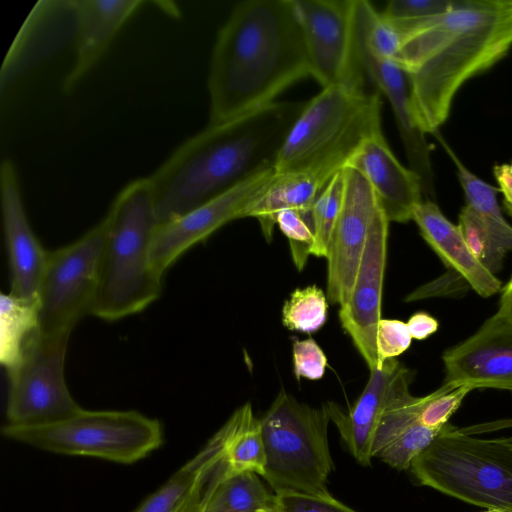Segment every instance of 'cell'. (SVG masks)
<instances>
[{
    "label": "cell",
    "instance_id": "obj_1",
    "mask_svg": "<svg viewBox=\"0 0 512 512\" xmlns=\"http://www.w3.org/2000/svg\"><path fill=\"white\" fill-rule=\"evenodd\" d=\"M397 30L394 62L408 75L414 122L435 133L460 87L512 47V0H454L447 12Z\"/></svg>",
    "mask_w": 512,
    "mask_h": 512
},
{
    "label": "cell",
    "instance_id": "obj_2",
    "mask_svg": "<svg viewBox=\"0 0 512 512\" xmlns=\"http://www.w3.org/2000/svg\"><path fill=\"white\" fill-rule=\"evenodd\" d=\"M305 104L275 101L237 118L208 124L187 139L148 177L159 224L274 169Z\"/></svg>",
    "mask_w": 512,
    "mask_h": 512
},
{
    "label": "cell",
    "instance_id": "obj_3",
    "mask_svg": "<svg viewBox=\"0 0 512 512\" xmlns=\"http://www.w3.org/2000/svg\"><path fill=\"white\" fill-rule=\"evenodd\" d=\"M308 76L310 63L293 1H243L219 30L213 48L209 124L275 102Z\"/></svg>",
    "mask_w": 512,
    "mask_h": 512
},
{
    "label": "cell",
    "instance_id": "obj_4",
    "mask_svg": "<svg viewBox=\"0 0 512 512\" xmlns=\"http://www.w3.org/2000/svg\"><path fill=\"white\" fill-rule=\"evenodd\" d=\"M103 221L99 281L90 314L115 321L141 312L162 290V277L150 261L159 222L148 178L126 185Z\"/></svg>",
    "mask_w": 512,
    "mask_h": 512
},
{
    "label": "cell",
    "instance_id": "obj_5",
    "mask_svg": "<svg viewBox=\"0 0 512 512\" xmlns=\"http://www.w3.org/2000/svg\"><path fill=\"white\" fill-rule=\"evenodd\" d=\"M377 92L343 85L306 102L275 161L278 173L310 174L326 184L368 139L382 134Z\"/></svg>",
    "mask_w": 512,
    "mask_h": 512
},
{
    "label": "cell",
    "instance_id": "obj_6",
    "mask_svg": "<svg viewBox=\"0 0 512 512\" xmlns=\"http://www.w3.org/2000/svg\"><path fill=\"white\" fill-rule=\"evenodd\" d=\"M419 484L486 509L512 512V442L450 424L410 466Z\"/></svg>",
    "mask_w": 512,
    "mask_h": 512
},
{
    "label": "cell",
    "instance_id": "obj_7",
    "mask_svg": "<svg viewBox=\"0 0 512 512\" xmlns=\"http://www.w3.org/2000/svg\"><path fill=\"white\" fill-rule=\"evenodd\" d=\"M329 421L326 406L300 403L281 389L260 418L266 454L262 477L275 493H329L326 483L333 469Z\"/></svg>",
    "mask_w": 512,
    "mask_h": 512
},
{
    "label": "cell",
    "instance_id": "obj_8",
    "mask_svg": "<svg viewBox=\"0 0 512 512\" xmlns=\"http://www.w3.org/2000/svg\"><path fill=\"white\" fill-rule=\"evenodd\" d=\"M10 439L58 454L133 463L157 449L161 424L137 411H91L83 408L59 421L37 426L5 425Z\"/></svg>",
    "mask_w": 512,
    "mask_h": 512
},
{
    "label": "cell",
    "instance_id": "obj_9",
    "mask_svg": "<svg viewBox=\"0 0 512 512\" xmlns=\"http://www.w3.org/2000/svg\"><path fill=\"white\" fill-rule=\"evenodd\" d=\"M102 220L73 243L48 252L38 293L42 334H71L91 313L104 243Z\"/></svg>",
    "mask_w": 512,
    "mask_h": 512
},
{
    "label": "cell",
    "instance_id": "obj_10",
    "mask_svg": "<svg viewBox=\"0 0 512 512\" xmlns=\"http://www.w3.org/2000/svg\"><path fill=\"white\" fill-rule=\"evenodd\" d=\"M69 336L45 335L39 331L27 344L20 362L7 371V425L49 424L81 409L70 394L64 376Z\"/></svg>",
    "mask_w": 512,
    "mask_h": 512
},
{
    "label": "cell",
    "instance_id": "obj_11",
    "mask_svg": "<svg viewBox=\"0 0 512 512\" xmlns=\"http://www.w3.org/2000/svg\"><path fill=\"white\" fill-rule=\"evenodd\" d=\"M292 1L311 76L322 88L343 85L365 89L368 79L355 39V0Z\"/></svg>",
    "mask_w": 512,
    "mask_h": 512
},
{
    "label": "cell",
    "instance_id": "obj_12",
    "mask_svg": "<svg viewBox=\"0 0 512 512\" xmlns=\"http://www.w3.org/2000/svg\"><path fill=\"white\" fill-rule=\"evenodd\" d=\"M344 173L343 203L326 256V295L330 302L339 306L350 295L370 229L382 209L361 174L352 168H344Z\"/></svg>",
    "mask_w": 512,
    "mask_h": 512
},
{
    "label": "cell",
    "instance_id": "obj_13",
    "mask_svg": "<svg viewBox=\"0 0 512 512\" xmlns=\"http://www.w3.org/2000/svg\"><path fill=\"white\" fill-rule=\"evenodd\" d=\"M274 172V169H269L259 173L186 214L159 224L150 251L154 271L163 277L189 248L228 222L243 218L247 206L269 183Z\"/></svg>",
    "mask_w": 512,
    "mask_h": 512
},
{
    "label": "cell",
    "instance_id": "obj_14",
    "mask_svg": "<svg viewBox=\"0 0 512 512\" xmlns=\"http://www.w3.org/2000/svg\"><path fill=\"white\" fill-rule=\"evenodd\" d=\"M388 227L389 220L382 208L370 229L350 295L339 310L342 328L370 371L378 366L376 332L382 319Z\"/></svg>",
    "mask_w": 512,
    "mask_h": 512
},
{
    "label": "cell",
    "instance_id": "obj_15",
    "mask_svg": "<svg viewBox=\"0 0 512 512\" xmlns=\"http://www.w3.org/2000/svg\"><path fill=\"white\" fill-rule=\"evenodd\" d=\"M444 383L512 391V318L502 310L443 354Z\"/></svg>",
    "mask_w": 512,
    "mask_h": 512
},
{
    "label": "cell",
    "instance_id": "obj_16",
    "mask_svg": "<svg viewBox=\"0 0 512 512\" xmlns=\"http://www.w3.org/2000/svg\"><path fill=\"white\" fill-rule=\"evenodd\" d=\"M411 381V371L396 358L389 359L370 371L365 388L348 412L335 403L326 405L330 420L337 427L351 455L361 465L371 464L379 422L392 404L411 395Z\"/></svg>",
    "mask_w": 512,
    "mask_h": 512
},
{
    "label": "cell",
    "instance_id": "obj_17",
    "mask_svg": "<svg viewBox=\"0 0 512 512\" xmlns=\"http://www.w3.org/2000/svg\"><path fill=\"white\" fill-rule=\"evenodd\" d=\"M1 210L10 268V293L38 300L48 252L34 234L22 202L15 165L4 159L0 166Z\"/></svg>",
    "mask_w": 512,
    "mask_h": 512
},
{
    "label": "cell",
    "instance_id": "obj_18",
    "mask_svg": "<svg viewBox=\"0 0 512 512\" xmlns=\"http://www.w3.org/2000/svg\"><path fill=\"white\" fill-rule=\"evenodd\" d=\"M355 39L367 79L390 103L410 168L422 181L423 192L434 193V174L425 133L414 122L411 112L410 82L405 70L391 60L376 57L368 49L354 11Z\"/></svg>",
    "mask_w": 512,
    "mask_h": 512
},
{
    "label": "cell",
    "instance_id": "obj_19",
    "mask_svg": "<svg viewBox=\"0 0 512 512\" xmlns=\"http://www.w3.org/2000/svg\"><path fill=\"white\" fill-rule=\"evenodd\" d=\"M345 168H352L369 183L389 222L412 220L415 208L423 201L419 175L401 164L383 133L368 139Z\"/></svg>",
    "mask_w": 512,
    "mask_h": 512
},
{
    "label": "cell",
    "instance_id": "obj_20",
    "mask_svg": "<svg viewBox=\"0 0 512 512\" xmlns=\"http://www.w3.org/2000/svg\"><path fill=\"white\" fill-rule=\"evenodd\" d=\"M144 3L142 0L69 2L76 16V60L64 78V92H71L99 62L120 28Z\"/></svg>",
    "mask_w": 512,
    "mask_h": 512
},
{
    "label": "cell",
    "instance_id": "obj_21",
    "mask_svg": "<svg viewBox=\"0 0 512 512\" xmlns=\"http://www.w3.org/2000/svg\"><path fill=\"white\" fill-rule=\"evenodd\" d=\"M412 220L447 268L462 275L480 296L489 297L500 290L501 282L476 259L458 225L449 221L434 202L422 201Z\"/></svg>",
    "mask_w": 512,
    "mask_h": 512
},
{
    "label": "cell",
    "instance_id": "obj_22",
    "mask_svg": "<svg viewBox=\"0 0 512 512\" xmlns=\"http://www.w3.org/2000/svg\"><path fill=\"white\" fill-rule=\"evenodd\" d=\"M326 184L306 173L274 172L269 183L247 206L243 218H256L267 242L272 240L277 215L283 210L299 211L312 228L311 209Z\"/></svg>",
    "mask_w": 512,
    "mask_h": 512
},
{
    "label": "cell",
    "instance_id": "obj_23",
    "mask_svg": "<svg viewBox=\"0 0 512 512\" xmlns=\"http://www.w3.org/2000/svg\"><path fill=\"white\" fill-rule=\"evenodd\" d=\"M222 426L191 460L175 472L136 512H175L195 491L225 448Z\"/></svg>",
    "mask_w": 512,
    "mask_h": 512
},
{
    "label": "cell",
    "instance_id": "obj_24",
    "mask_svg": "<svg viewBox=\"0 0 512 512\" xmlns=\"http://www.w3.org/2000/svg\"><path fill=\"white\" fill-rule=\"evenodd\" d=\"M40 331L38 300L0 294V363L7 371L22 359L29 341Z\"/></svg>",
    "mask_w": 512,
    "mask_h": 512
},
{
    "label": "cell",
    "instance_id": "obj_25",
    "mask_svg": "<svg viewBox=\"0 0 512 512\" xmlns=\"http://www.w3.org/2000/svg\"><path fill=\"white\" fill-rule=\"evenodd\" d=\"M226 453L233 473L255 472L263 475L266 454L260 419L250 403L238 408L224 424Z\"/></svg>",
    "mask_w": 512,
    "mask_h": 512
},
{
    "label": "cell",
    "instance_id": "obj_26",
    "mask_svg": "<svg viewBox=\"0 0 512 512\" xmlns=\"http://www.w3.org/2000/svg\"><path fill=\"white\" fill-rule=\"evenodd\" d=\"M275 508L271 494L255 472L232 474L205 496L199 512H259Z\"/></svg>",
    "mask_w": 512,
    "mask_h": 512
},
{
    "label": "cell",
    "instance_id": "obj_27",
    "mask_svg": "<svg viewBox=\"0 0 512 512\" xmlns=\"http://www.w3.org/2000/svg\"><path fill=\"white\" fill-rule=\"evenodd\" d=\"M458 227L473 255L492 274L501 268L512 240L492 231L469 207L462 208Z\"/></svg>",
    "mask_w": 512,
    "mask_h": 512
},
{
    "label": "cell",
    "instance_id": "obj_28",
    "mask_svg": "<svg viewBox=\"0 0 512 512\" xmlns=\"http://www.w3.org/2000/svg\"><path fill=\"white\" fill-rule=\"evenodd\" d=\"M446 149L456 165L458 179L466 199V206L473 210L492 231L512 240V226L502 215L496 197V190L469 171L450 149Z\"/></svg>",
    "mask_w": 512,
    "mask_h": 512
},
{
    "label": "cell",
    "instance_id": "obj_29",
    "mask_svg": "<svg viewBox=\"0 0 512 512\" xmlns=\"http://www.w3.org/2000/svg\"><path fill=\"white\" fill-rule=\"evenodd\" d=\"M344 190L345 173L343 169L327 182L312 206L314 243L311 254L314 256L325 258L327 256L331 236L342 207Z\"/></svg>",
    "mask_w": 512,
    "mask_h": 512
},
{
    "label": "cell",
    "instance_id": "obj_30",
    "mask_svg": "<svg viewBox=\"0 0 512 512\" xmlns=\"http://www.w3.org/2000/svg\"><path fill=\"white\" fill-rule=\"evenodd\" d=\"M327 299L325 292L316 285L295 289L283 304V325L305 334L318 331L327 320Z\"/></svg>",
    "mask_w": 512,
    "mask_h": 512
},
{
    "label": "cell",
    "instance_id": "obj_31",
    "mask_svg": "<svg viewBox=\"0 0 512 512\" xmlns=\"http://www.w3.org/2000/svg\"><path fill=\"white\" fill-rule=\"evenodd\" d=\"M442 428H431L413 422L391 437L375 454L383 462L398 470L410 468L412 462L436 439Z\"/></svg>",
    "mask_w": 512,
    "mask_h": 512
},
{
    "label": "cell",
    "instance_id": "obj_32",
    "mask_svg": "<svg viewBox=\"0 0 512 512\" xmlns=\"http://www.w3.org/2000/svg\"><path fill=\"white\" fill-rule=\"evenodd\" d=\"M472 390L469 386L444 383L440 388L427 395L418 421L431 428H442Z\"/></svg>",
    "mask_w": 512,
    "mask_h": 512
},
{
    "label": "cell",
    "instance_id": "obj_33",
    "mask_svg": "<svg viewBox=\"0 0 512 512\" xmlns=\"http://www.w3.org/2000/svg\"><path fill=\"white\" fill-rule=\"evenodd\" d=\"M453 3L454 0H391L381 15L395 28L402 29L447 12Z\"/></svg>",
    "mask_w": 512,
    "mask_h": 512
},
{
    "label": "cell",
    "instance_id": "obj_34",
    "mask_svg": "<svg viewBox=\"0 0 512 512\" xmlns=\"http://www.w3.org/2000/svg\"><path fill=\"white\" fill-rule=\"evenodd\" d=\"M276 225L289 240L292 260L296 268L301 271L311 254L314 243L311 226L304 216L294 209L281 211L277 215Z\"/></svg>",
    "mask_w": 512,
    "mask_h": 512
},
{
    "label": "cell",
    "instance_id": "obj_35",
    "mask_svg": "<svg viewBox=\"0 0 512 512\" xmlns=\"http://www.w3.org/2000/svg\"><path fill=\"white\" fill-rule=\"evenodd\" d=\"M278 512H356L329 493L309 494L295 491L275 493Z\"/></svg>",
    "mask_w": 512,
    "mask_h": 512
},
{
    "label": "cell",
    "instance_id": "obj_36",
    "mask_svg": "<svg viewBox=\"0 0 512 512\" xmlns=\"http://www.w3.org/2000/svg\"><path fill=\"white\" fill-rule=\"evenodd\" d=\"M412 337L407 324L397 319H381L376 332L378 366L396 358L411 345Z\"/></svg>",
    "mask_w": 512,
    "mask_h": 512
},
{
    "label": "cell",
    "instance_id": "obj_37",
    "mask_svg": "<svg viewBox=\"0 0 512 512\" xmlns=\"http://www.w3.org/2000/svg\"><path fill=\"white\" fill-rule=\"evenodd\" d=\"M292 354L294 374L297 379L319 380L324 376L327 357L314 339L294 340Z\"/></svg>",
    "mask_w": 512,
    "mask_h": 512
},
{
    "label": "cell",
    "instance_id": "obj_38",
    "mask_svg": "<svg viewBox=\"0 0 512 512\" xmlns=\"http://www.w3.org/2000/svg\"><path fill=\"white\" fill-rule=\"evenodd\" d=\"M469 288V283L462 275L448 268L441 276L409 293L404 300L413 302L434 297H455L464 294Z\"/></svg>",
    "mask_w": 512,
    "mask_h": 512
},
{
    "label": "cell",
    "instance_id": "obj_39",
    "mask_svg": "<svg viewBox=\"0 0 512 512\" xmlns=\"http://www.w3.org/2000/svg\"><path fill=\"white\" fill-rule=\"evenodd\" d=\"M217 481L218 477L213 463L195 491L175 512H199L205 496L217 483Z\"/></svg>",
    "mask_w": 512,
    "mask_h": 512
},
{
    "label": "cell",
    "instance_id": "obj_40",
    "mask_svg": "<svg viewBox=\"0 0 512 512\" xmlns=\"http://www.w3.org/2000/svg\"><path fill=\"white\" fill-rule=\"evenodd\" d=\"M412 339L424 340L434 334L438 327V321L426 312L414 313L406 323Z\"/></svg>",
    "mask_w": 512,
    "mask_h": 512
},
{
    "label": "cell",
    "instance_id": "obj_41",
    "mask_svg": "<svg viewBox=\"0 0 512 512\" xmlns=\"http://www.w3.org/2000/svg\"><path fill=\"white\" fill-rule=\"evenodd\" d=\"M494 174L504 199L512 201V162L496 166Z\"/></svg>",
    "mask_w": 512,
    "mask_h": 512
},
{
    "label": "cell",
    "instance_id": "obj_42",
    "mask_svg": "<svg viewBox=\"0 0 512 512\" xmlns=\"http://www.w3.org/2000/svg\"><path fill=\"white\" fill-rule=\"evenodd\" d=\"M499 309L512 318V278L503 289Z\"/></svg>",
    "mask_w": 512,
    "mask_h": 512
},
{
    "label": "cell",
    "instance_id": "obj_43",
    "mask_svg": "<svg viewBox=\"0 0 512 512\" xmlns=\"http://www.w3.org/2000/svg\"><path fill=\"white\" fill-rule=\"evenodd\" d=\"M503 204L507 212L512 216V201L504 199Z\"/></svg>",
    "mask_w": 512,
    "mask_h": 512
},
{
    "label": "cell",
    "instance_id": "obj_44",
    "mask_svg": "<svg viewBox=\"0 0 512 512\" xmlns=\"http://www.w3.org/2000/svg\"><path fill=\"white\" fill-rule=\"evenodd\" d=\"M260 512H278L277 510L275 509H270V510H262Z\"/></svg>",
    "mask_w": 512,
    "mask_h": 512
},
{
    "label": "cell",
    "instance_id": "obj_45",
    "mask_svg": "<svg viewBox=\"0 0 512 512\" xmlns=\"http://www.w3.org/2000/svg\"><path fill=\"white\" fill-rule=\"evenodd\" d=\"M483 512H502V511H499V510H493V509H487L486 511H483Z\"/></svg>",
    "mask_w": 512,
    "mask_h": 512
},
{
    "label": "cell",
    "instance_id": "obj_46",
    "mask_svg": "<svg viewBox=\"0 0 512 512\" xmlns=\"http://www.w3.org/2000/svg\"><path fill=\"white\" fill-rule=\"evenodd\" d=\"M509 438H510V440H511V442H512V437H509Z\"/></svg>",
    "mask_w": 512,
    "mask_h": 512
},
{
    "label": "cell",
    "instance_id": "obj_47",
    "mask_svg": "<svg viewBox=\"0 0 512 512\" xmlns=\"http://www.w3.org/2000/svg\"><path fill=\"white\" fill-rule=\"evenodd\" d=\"M260 512V511H259Z\"/></svg>",
    "mask_w": 512,
    "mask_h": 512
}]
</instances>
